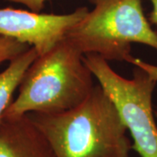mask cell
Wrapping results in <instances>:
<instances>
[{
	"instance_id": "obj_1",
	"label": "cell",
	"mask_w": 157,
	"mask_h": 157,
	"mask_svg": "<svg viewBox=\"0 0 157 157\" xmlns=\"http://www.w3.org/2000/svg\"><path fill=\"white\" fill-rule=\"evenodd\" d=\"M29 115L57 157H128L132 149L120 111L100 84L73 109Z\"/></svg>"
},
{
	"instance_id": "obj_2",
	"label": "cell",
	"mask_w": 157,
	"mask_h": 157,
	"mask_svg": "<svg viewBox=\"0 0 157 157\" xmlns=\"http://www.w3.org/2000/svg\"><path fill=\"white\" fill-rule=\"evenodd\" d=\"M81 54L67 39L38 56L25 72L18 95L2 119L32 113L54 114L78 107L95 85L94 74Z\"/></svg>"
},
{
	"instance_id": "obj_3",
	"label": "cell",
	"mask_w": 157,
	"mask_h": 157,
	"mask_svg": "<svg viewBox=\"0 0 157 157\" xmlns=\"http://www.w3.org/2000/svg\"><path fill=\"white\" fill-rule=\"evenodd\" d=\"M89 1L94 9L65 37L81 54L94 53L107 62H128L133 43L157 52V33L144 14L142 0Z\"/></svg>"
},
{
	"instance_id": "obj_4",
	"label": "cell",
	"mask_w": 157,
	"mask_h": 157,
	"mask_svg": "<svg viewBox=\"0 0 157 157\" xmlns=\"http://www.w3.org/2000/svg\"><path fill=\"white\" fill-rule=\"evenodd\" d=\"M83 60L120 111L133 139L132 149L140 157H157V126L153 94L156 81L138 67L133 78L122 77L101 56L85 54Z\"/></svg>"
},
{
	"instance_id": "obj_5",
	"label": "cell",
	"mask_w": 157,
	"mask_h": 157,
	"mask_svg": "<svg viewBox=\"0 0 157 157\" xmlns=\"http://www.w3.org/2000/svg\"><path fill=\"white\" fill-rule=\"evenodd\" d=\"M88 12L86 6L68 14H47L11 7L0 8V36L34 47L39 56L52 50Z\"/></svg>"
},
{
	"instance_id": "obj_6",
	"label": "cell",
	"mask_w": 157,
	"mask_h": 157,
	"mask_svg": "<svg viewBox=\"0 0 157 157\" xmlns=\"http://www.w3.org/2000/svg\"><path fill=\"white\" fill-rule=\"evenodd\" d=\"M0 157H57L28 114L0 121Z\"/></svg>"
},
{
	"instance_id": "obj_7",
	"label": "cell",
	"mask_w": 157,
	"mask_h": 157,
	"mask_svg": "<svg viewBox=\"0 0 157 157\" xmlns=\"http://www.w3.org/2000/svg\"><path fill=\"white\" fill-rule=\"evenodd\" d=\"M38 56L36 49L31 46L26 52L11 60L7 68L0 73V121L13 101V94L18 88L25 73Z\"/></svg>"
},
{
	"instance_id": "obj_8",
	"label": "cell",
	"mask_w": 157,
	"mask_h": 157,
	"mask_svg": "<svg viewBox=\"0 0 157 157\" xmlns=\"http://www.w3.org/2000/svg\"><path fill=\"white\" fill-rule=\"evenodd\" d=\"M31 45L19 42L16 39L0 36V64L11 61L28 50Z\"/></svg>"
},
{
	"instance_id": "obj_9",
	"label": "cell",
	"mask_w": 157,
	"mask_h": 157,
	"mask_svg": "<svg viewBox=\"0 0 157 157\" xmlns=\"http://www.w3.org/2000/svg\"><path fill=\"white\" fill-rule=\"evenodd\" d=\"M128 63L132 64L135 67H138L141 68L142 70H144L154 80H155L157 82V66L144 61L139 58H135L134 56L129 59Z\"/></svg>"
},
{
	"instance_id": "obj_10",
	"label": "cell",
	"mask_w": 157,
	"mask_h": 157,
	"mask_svg": "<svg viewBox=\"0 0 157 157\" xmlns=\"http://www.w3.org/2000/svg\"><path fill=\"white\" fill-rule=\"evenodd\" d=\"M13 3H18L22 4L26 7H28L31 11L35 12H39L41 10L44 9L45 3L47 0H8Z\"/></svg>"
},
{
	"instance_id": "obj_11",
	"label": "cell",
	"mask_w": 157,
	"mask_h": 157,
	"mask_svg": "<svg viewBox=\"0 0 157 157\" xmlns=\"http://www.w3.org/2000/svg\"><path fill=\"white\" fill-rule=\"evenodd\" d=\"M149 2L152 5V11L148 16V21L151 24L157 25V0H149Z\"/></svg>"
},
{
	"instance_id": "obj_12",
	"label": "cell",
	"mask_w": 157,
	"mask_h": 157,
	"mask_svg": "<svg viewBox=\"0 0 157 157\" xmlns=\"http://www.w3.org/2000/svg\"><path fill=\"white\" fill-rule=\"evenodd\" d=\"M155 114H156V116H157V111H156V113H155Z\"/></svg>"
}]
</instances>
